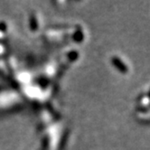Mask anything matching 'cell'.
Masks as SVG:
<instances>
[{
  "label": "cell",
  "instance_id": "1",
  "mask_svg": "<svg viewBox=\"0 0 150 150\" xmlns=\"http://www.w3.org/2000/svg\"><path fill=\"white\" fill-rule=\"evenodd\" d=\"M111 63H112V65H113L117 71H119L120 73L125 74V73H127V72L128 71V68H127V66L126 65V63H125L122 60H120L117 56H113V57L111 58Z\"/></svg>",
  "mask_w": 150,
  "mask_h": 150
},
{
  "label": "cell",
  "instance_id": "3",
  "mask_svg": "<svg viewBox=\"0 0 150 150\" xmlns=\"http://www.w3.org/2000/svg\"><path fill=\"white\" fill-rule=\"evenodd\" d=\"M29 26H30V29L32 32H35L37 31L38 29V20H37V17L35 16V14H31L30 16V18H29Z\"/></svg>",
  "mask_w": 150,
  "mask_h": 150
},
{
  "label": "cell",
  "instance_id": "2",
  "mask_svg": "<svg viewBox=\"0 0 150 150\" xmlns=\"http://www.w3.org/2000/svg\"><path fill=\"white\" fill-rule=\"evenodd\" d=\"M71 38H72V40L75 42H78V44L83 42V40H84V34H83V32H82L81 27L77 28L76 30L74 31V33L71 35Z\"/></svg>",
  "mask_w": 150,
  "mask_h": 150
},
{
  "label": "cell",
  "instance_id": "4",
  "mask_svg": "<svg viewBox=\"0 0 150 150\" xmlns=\"http://www.w3.org/2000/svg\"><path fill=\"white\" fill-rule=\"evenodd\" d=\"M79 57V53L76 52V51H71L69 52V54H68V60L71 62H74V61H76Z\"/></svg>",
  "mask_w": 150,
  "mask_h": 150
},
{
  "label": "cell",
  "instance_id": "5",
  "mask_svg": "<svg viewBox=\"0 0 150 150\" xmlns=\"http://www.w3.org/2000/svg\"><path fill=\"white\" fill-rule=\"evenodd\" d=\"M0 31L4 32V33L6 32V25L3 22H0Z\"/></svg>",
  "mask_w": 150,
  "mask_h": 150
}]
</instances>
